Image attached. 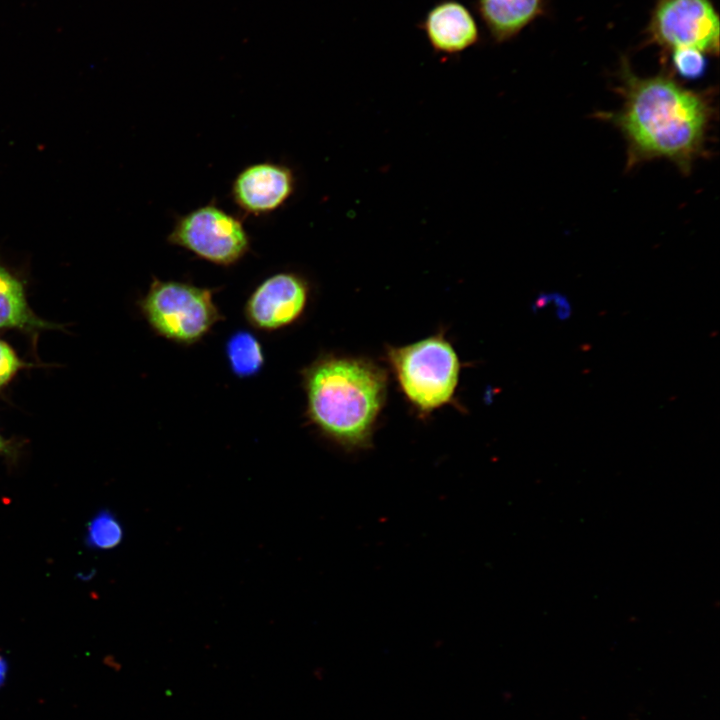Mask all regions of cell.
<instances>
[{"label":"cell","mask_w":720,"mask_h":720,"mask_svg":"<svg viewBox=\"0 0 720 720\" xmlns=\"http://www.w3.org/2000/svg\"><path fill=\"white\" fill-rule=\"evenodd\" d=\"M55 327L33 312L24 282L0 264V330L36 333Z\"/></svg>","instance_id":"8fae6325"},{"label":"cell","mask_w":720,"mask_h":720,"mask_svg":"<svg viewBox=\"0 0 720 720\" xmlns=\"http://www.w3.org/2000/svg\"><path fill=\"white\" fill-rule=\"evenodd\" d=\"M388 376L368 358L321 354L301 371L305 415L323 437L344 450L368 449L385 406Z\"/></svg>","instance_id":"7a4b0ae2"},{"label":"cell","mask_w":720,"mask_h":720,"mask_svg":"<svg viewBox=\"0 0 720 720\" xmlns=\"http://www.w3.org/2000/svg\"><path fill=\"white\" fill-rule=\"evenodd\" d=\"M552 299H553V292L552 293L542 292V293L538 294V296L536 297V300L532 304L533 312L537 313L540 310L546 308L550 303H552Z\"/></svg>","instance_id":"e0dca14e"},{"label":"cell","mask_w":720,"mask_h":720,"mask_svg":"<svg viewBox=\"0 0 720 720\" xmlns=\"http://www.w3.org/2000/svg\"><path fill=\"white\" fill-rule=\"evenodd\" d=\"M7 673V664L2 657H0V685L3 683Z\"/></svg>","instance_id":"d6986e66"},{"label":"cell","mask_w":720,"mask_h":720,"mask_svg":"<svg viewBox=\"0 0 720 720\" xmlns=\"http://www.w3.org/2000/svg\"><path fill=\"white\" fill-rule=\"evenodd\" d=\"M213 293V289L188 282L154 278L138 307L157 336L190 346L224 319Z\"/></svg>","instance_id":"277c9868"},{"label":"cell","mask_w":720,"mask_h":720,"mask_svg":"<svg viewBox=\"0 0 720 720\" xmlns=\"http://www.w3.org/2000/svg\"><path fill=\"white\" fill-rule=\"evenodd\" d=\"M423 29L432 48L441 53H459L479 39L473 15L455 0H444L433 6L425 16Z\"/></svg>","instance_id":"9c48e42d"},{"label":"cell","mask_w":720,"mask_h":720,"mask_svg":"<svg viewBox=\"0 0 720 720\" xmlns=\"http://www.w3.org/2000/svg\"><path fill=\"white\" fill-rule=\"evenodd\" d=\"M310 287L293 272H278L259 283L244 305V316L253 328L274 332L297 322L308 305Z\"/></svg>","instance_id":"52a82bcc"},{"label":"cell","mask_w":720,"mask_h":720,"mask_svg":"<svg viewBox=\"0 0 720 720\" xmlns=\"http://www.w3.org/2000/svg\"><path fill=\"white\" fill-rule=\"evenodd\" d=\"M16 351L4 340L0 339V392L6 388L16 375L27 367Z\"/></svg>","instance_id":"9a60e30c"},{"label":"cell","mask_w":720,"mask_h":720,"mask_svg":"<svg viewBox=\"0 0 720 720\" xmlns=\"http://www.w3.org/2000/svg\"><path fill=\"white\" fill-rule=\"evenodd\" d=\"M295 179L292 170L272 162H260L241 170L232 184V198L243 212L269 214L280 208L292 195Z\"/></svg>","instance_id":"ba28073f"},{"label":"cell","mask_w":720,"mask_h":720,"mask_svg":"<svg viewBox=\"0 0 720 720\" xmlns=\"http://www.w3.org/2000/svg\"><path fill=\"white\" fill-rule=\"evenodd\" d=\"M386 361L418 416L427 417L454 401L461 362L442 331L404 346H387Z\"/></svg>","instance_id":"3957f363"},{"label":"cell","mask_w":720,"mask_h":720,"mask_svg":"<svg viewBox=\"0 0 720 720\" xmlns=\"http://www.w3.org/2000/svg\"><path fill=\"white\" fill-rule=\"evenodd\" d=\"M476 7L492 38L504 42L542 14L544 0H476Z\"/></svg>","instance_id":"30bf717a"},{"label":"cell","mask_w":720,"mask_h":720,"mask_svg":"<svg viewBox=\"0 0 720 720\" xmlns=\"http://www.w3.org/2000/svg\"><path fill=\"white\" fill-rule=\"evenodd\" d=\"M123 537L121 522L111 511L103 509L88 522L85 542L95 550H110L118 546Z\"/></svg>","instance_id":"4fadbf2b"},{"label":"cell","mask_w":720,"mask_h":720,"mask_svg":"<svg viewBox=\"0 0 720 720\" xmlns=\"http://www.w3.org/2000/svg\"><path fill=\"white\" fill-rule=\"evenodd\" d=\"M225 352L232 373L239 378L253 377L264 366L262 345L249 331L233 333L226 342Z\"/></svg>","instance_id":"7c38bea8"},{"label":"cell","mask_w":720,"mask_h":720,"mask_svg":"<svg viewBox=\"0 0 720 720\" xmlns=\"http://www.w3.org/2000/svg\"><path fill=\"white\" fill-rule=\"evenodd\" d=\"M647 33L649 40L668 51L694 48L719 53V15L711 0H657Z\"/></svg>","instance_id":"8992f818"},{"label":"cell","mask_w":720,"mask_h":720,"mask_svg":"<svg viewBox=\"0 0 720 720\" xmlns=\"http://www.w3.org/2000/svg\"><path fill=\"white\" fill-rule=\"evenodd\" d=\"M552 302L555 306V313L559 320H567L572 313V307L565 295L553 292Z\"/></svg>","instance_id":"2e32d148"},{"label":"cell","mask_w":720,"mask_h":720,"mask_svg":"<svg viewBox=\"0 0 720 720\" xmlns=\"http://www.w3.org/2000/svg\"><path fill=\"white\" fill-rule=\"evenodd\" d=\"M622 106L601 113L624 137L627 168L655 159L689 174L705 152L713 115L710 98L682 86L672 74L636 75L627 60L619 70Z\"/></svg>","instance_id":"6da1fadb"},{"label":"cell","mask_w":720,"mask_h":720,"mask_svg":"<svg viewBox=\"0 0 720 720\" xmlns=\"http://www.w3.org/2000/svg\"><path fill=\"white\" fill-rule=\"evenodd\" d=\"M672 68L685 79H697L706 69L705 53L694 48H678L670 51Z\"/></svg>","instance_id":"5bb4252c"},{"label":"cell","mask_w":720,"mask_h":720,"mask_svg":"<svg viewBox=\"0 0 720 720\" xmlns=\"http://www.w3.org/2000/svg\"><path fill=\"white\" fill-rule=\"evenodd\" d=\"M214 265L230 267L250 250L242 222L216 205H204L179 217L167 238Z\"/></svg>","instance_id":"5b68a950"},{"label":"cell","mask_w":720,"mask_h":720,"mask_svg":"<svg viewBox=\"0 0 720 720\" xmlns=\"http://www.w3.org/2000/svg\"><path fill=\"white\" fill-rule=\"evenodd\" d=\"M13 448L10 445V442L7 441L0 433V454L9 455L12 452Z\"/></svg>","instance_id":"ac0fdd59"}]
</instances>
